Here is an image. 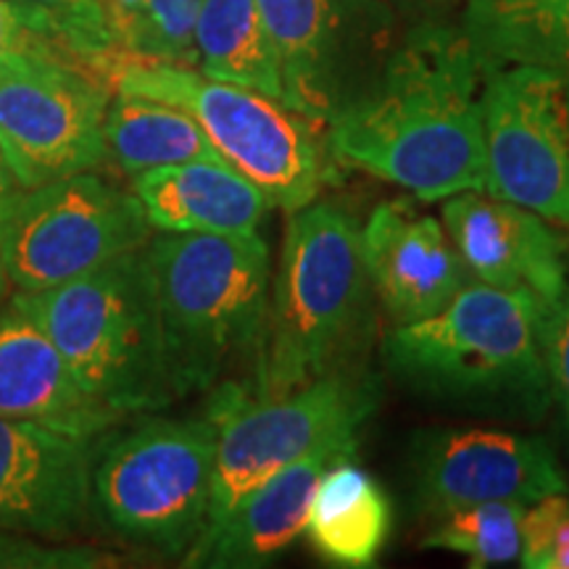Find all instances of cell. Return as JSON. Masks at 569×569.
<instances>
[{"label": "cell", "instance_id": "6da1fadb", "mask_svg": "<svg viewBox=\"0 0 569 569\" xmlns=\"http://www.w3.org/2000/svg\"><path fill=\"white\" fill-rule=\"evenodd\" d=\"M486 63L461 27L422 21L325 127L332 161L443 201L486 190Z\"/></svg>", "mask_w": 569, "mask_h": 569}, {"label": "cell", "instance_id": "7a4b0ae2", "mask_svg": "<svg viewBox=\"0 0 569 569\" xmlns=\"http://www.w3.org/2000/svg\"><path fill=\"white\" fill-rule=\"evenodd\" d=\"M369 303L359 222L338 203L290 211L256 372L243 386L280 396L348 369L369 327Z\"/></svg>", "mask_w": 569, "mask_h": 569}, {"label": "cell", "instance_id": "3957f363", "mask_svg": "<svg viewBox=\"0 0 569 569\" xmlns=\"http://www.w3.org/2000/svg\"><path fill=\"white\" fill-rule=\"evenodd\" d=\"M174 396L219 386L264 336L272 259L259 232H156L146 246Z\"/></svg>", "mask_w": 569, "mask_h": 569}, {"label": "cell", "instance_id": "277c9868", "mask_svg": "<svg viewBox=\"0 0 569 569\" xmlns=\"http://www.w3.org/2000/svg\"><path fill=\"white\" fill-rule=\"evenodd\" d=\"M543 311L546 303L525 290L467 282L436 315L396 325L382 340V359L425 396L536 411L551 398Z\"/></svg>", "mask_w": 569, "mask_h": 569}, {"label": "cell", "instance_id": "5b68a950", "mask_svg": "<svg viewBox=\"0 0 569 569\" xmlns=\"http://www.w3.org/2000/svg\"><path fill=\"white\" fill-rule=\"evenodd\" d=\"M11 301L53 340L80 386L117 415L177 401L146 251H130L77 280Z\"/></svg>", "mask_w": 569, "mask_h": 569}, {"label": "cell", "instance_id": "8992f818", "mask_svg": "<svg viewBox=\"0 0 569 569\" xmlns=\"http://www.w3.org/2000/svg\"><path fill=\"white\" fill-rule=\"evenodd\" d=\"M113 92L177 106L201 124L222 161L284 213L317 201L332 177L325 130L264 92L211 80L196 67L111 56L96 67Z\"/></svg>", "mask_w": 569, "mask_h": 569}, {"label": "cell", "instance_id": "52a82bcc", "mask_svg": "<svg viewBox=\"0 0 569 569\" xmlns=\"http://www.w3.org/2000/svg\"><path fill=\"white\" fill-rule=\"evenodd\" d=\"M217 465L206 528L280 469L327 446H359L380 388L369 375L340 369L280 396H253L243 380L211 388ZM203 528V530H206Z\"/></svg>", "mask_w": 569, "mask_h": 569}, {"label": "cell", "instance_id": "ba28073f", "mask_svg": "<svg viewBox=\"0 0 569 569\" xmlns=\"http://www.w3.org/2000/svg\"><path fill=\"white\" fill-rule=\"evenodd\" d=\"M217 427L153 417L111 440L92 469V515L130 543L184 557L209 522Z\"/></svg>", "mask_w": 569, "mask_h": 569}, {"label": "cell", "instance_id": "9c48e42d", "mask_svg": "<svg viewBox=\"0 0 569 569\" xmlns=\"http://www.w3.org/2000/svg\"><path fill=\"white\" fill-rule=\"evenodd\" d=\"M111 84L32 38L0 61V153L19 188L96 172L106 159Z\"/></svg>", "mask_w": 569, "mask_h": 569}, {"label": "cell", "instance_id": "30bf717a", "mask_svg": "<svg viewBox=\"0 0 569 569\" xmlns=\"http://www.w3.org/2000/svg\"><path fill=\"white\" fill-rule=\"evenodd\" d=\"M153 232L138 196L80 172L21 188L0 209V259L13 290L38 293L138 251Z\"/></svg>", "mask_w": 569, "mask_h": 569}, {"label": "cell", "instance_id": "8fae6325", "mask_svg": "<svg viewBox=\"0 0 569 569\" xmlns=\"http://www.w3.org/2000/svg\"><path fill=\"white\" fill-rule=\"evenodd\" d=\"M282 103L327 127L377 74L393 48L386 0H259Z\"/></svg>", "mask_w": 569, "mask_h": 569}, {"label": "cell", "instance_id": "7c38bea8", "mask_svg": "<svg viewBox=\"0 0 569 569\" xmlns=\"http://www.w3.org/2000/svg\"><path fill=\"white\" fill-rule=\"evenodd\" d=\"M486 193L569 227V71L486 67Z\"/></svg>", "mask_w": 569, "mask_h": 569}, {"label": "cell", "instance_id": "4fadbf2b", "mask_svg": "<svg viewBox=\"0 0 569 569\" xmlns=\"http://www.w3.org/2000/svg\"><path fill=\"white\" fill-rule=\"evenodd\" d=\"M411 482L415 503L430 517L486 501L530 507L569 490L565 469L546 440L488 427H443L417 436Z\"/></svg>", "mask_w": 569, "mask_h": 569}, {"label": "cell", "instance_id": "5bb4252c", "mask_svg": "<svg viewBox=\"0 0 569 569\" xmlns=\"http://www.w3.org/2000/svg\"><path fill=\"white\" fill-rule=\"evenodd\" d=\"M98 440L0 417V530L63 540L92 517Z\"/></svg>", "mask_w": 569, "mask_h": 569}, {"label": "cell", "instance_id": "9a60e30c", "mask_svg": "<svg viewBox=\"0 0 569 569\" xmlns=\"http://www.w3.org/2000/svg\"><path fill=\"white\" fill-rule=\"evenodd\" d=\"M443 224L472 280L546 306L567 290V248L549 219L486 190L443 198Z\"/></svg>", "mask_w": 569, "mask_h": 569}, {"label": "cell", "instance_id": "2e32d148", "mask_svg": "<svg viewBox=\"0 0 569 569\" xmlns=\"http://www.w3.org/2000/svg\"><path fill=\"white\" fill-rule=\"evenodd\" d=\"M369 284L393 325L425 319L451 301L469 272L446 224L409 203H380L361 227Z\"/></svg>", "mask_w": 569, "mask_h": 569}, {"label": "cell", "instance_id": "e0dca14e", "mask_svg": "<svg viewBox=\"0 0 569 569\" xmlns=\"http://www.w3.org/2000/svg\"><path fill=\"white\" fill-rule=\"evenodd\" d=\"M359 446H327L280 469L184 551L182 567L261 569L274 565L306 528L309 501L322 475Z\"/></svg>", "mask_w": 569, "mask_h": 569}, {"label": "cell", "instance_id": "ac0fdd59", "mask_svg": "<svg viewBox=\"0 0 569 569\" xmlns=\"http://www.w3.org/2000/svg\"><path fill=\"white\" fill-rule=\"evenodd\" d=\"M0 417L88 440L122 419L80 386L53 340L11 298L0 311Z\"/></svg>", "mask_w": 569, "mask_h": 569}, {"label": "cell", "instance_id": "d6986e66", "mask_svg": "<svg viewBox=\"0 0 569 569\" xmlns=\"http://www.w3.org/2000/svg\"><path fill=\"white\" fill-rule=\"evenodd\" d=\"M156 232L246 234L264 222L272 203L224 161H184L132 177Z\"/></svg>", "mask_w": 569, "mask_h": 569}, {"label": "cell", "instance_id": "ffe728a7", "mask_svg": "<svg viewBox=\"0 0 569 569\" xmlns=\"http://www.w3.org/2000/svg\"><path fill=\"white\" fill-rule=\"evenodd\" d=\"M393 511L372 475L340 459L319 478L306 515V538L327 565L372 567L390 536Z\"/></svg>", "mask_w": 569, "mask_h": 569}, {"label": "cell", "instance_id": "44dd1931", "mask_svg": "<svg viewBox=\"0 0 569 569\" xmlns=\"http://www.w3.org/2000/svg\"><path fill=\"white\" fill-rule=\"evenodd\" d=\"M459 27L486 67L569 71V0H467Z\"/></svg>", "mask_w": 569, "mask_h": 569}, {"label": "cell", "instance_id": "7402d4cb", "mask_svg": "<svg viewBox=\"0 0 569 569\" xmlns=\"http://www.w3.org/2000/svg\"><path fill=\"white\" fill-rule=\"evenodd\" d=\"M103 138L106 159L117 163L127 177L184 161H222L188 111L127 92L111 96Z\"/></svg>", "mask_w": 569, "mask_h": 569}, {"label": "cell", "instance_id": "603a6c76", "mask_svg": "<svg viewBox=\"0 0 569 569\" xmlns=\"http://www.w3.org/2000/svg\"><path fill=\"white\" fill-rule=\"evenodd\" d=\"M196 69L211 80L251 88L282 101L280 69L259 0H201Z\"/></svg>", "mask_w": 569, "mask_h": 569}, {"label": "cell", "instance_id": "cb8c5ba5", "mask_svg": "<svg viewBox=\"0 0 569 569\" xmlns=\"http://www.w3.org/2000/svg\"><path fill=\"white\" fill-rule=\"evenodd\" d=\"M201 0H106L117 51L196 67V19Z\"/></svg>", "mask_w": 569, "mask_h": 569}, {"label": "cell", "instance_id": "d4e9b609", "mask_svg": "<svg viewBox=\"0 0 569 569\" xmlns=\"http://www.w3.org/2000/svg\"><path fill=\"white\" fill-rule=\"evenodd\" d=\"M525 503L486 501L457 509L440 517L436 530L427 532L425 549L461 553L469 567H503L519 559L522 551Z\"/></svg>", "mask_w": 569, "mask_h": 569}, {"label": "cell", "instance_id": "484cf974", "mask_svg": "<svg viewBox=\"0 0 569 569\" xmlns=\"http://www.w3.org/2000/svg\"><path fill=\"white\" fill-rule=\"evenodd\" d=\"M27 30L96 69L117 56L106 0H13Z\"/></svg>", "mask_w": 569, "mask_h": 569}, {"label": "cell", "instance_id": "4316f807", "mask_svg": "<svg viewBox=\"0 0 569 569\" xmlns=\"http://www.w3.org/2000/svg\"><path fill=\"white\" fill-rule=\"evenodd\" d=\"M519 565L528 569H569V493L530 503L522 517Z\"/></svg>", "mask_w": 569, "mask_h": 569}, {"label": "cell", "instance_id": "83f0119b", "mask_svg": "<svg viewBox=\"0 0 569 569\" xmlns=\"http://www.w3.org/2000/svg\"><path fill=\"white\" fill-rule=\"evenodd\" d=\"M117 565V553L96 546L59 543L0 530V569H98Z\"/></svg>", "mask_w": 569, "mask_h": 569}, {"label": "cell", "instance_id": "f1b7e54d", "mask_svg": "<svg viewBox=\"0 0 569 569\" xmlns=\"http://www.w3.org/2000/svg\"><path fill=\"white\" fill-rule=\"evenodd\" d=\"M540 346H543V365L546 375H549L551 398L559 403L569 425V284L561 298L546 306Z\"/></svg>", "mask_w": 569, "mask_h": 569}, {"label": "cell", "instance_id": "f546056e", "mask_svg": "<svg viewBox=\"0 0 569 569\" xmlns=\"http://www.w3.org/2000/svg\"><path fill=\"white\" fill-rule=\"evenodd\" d=\"M32 38L34 34L27 30L24 19H21L13 0H0V61Z\"/></svg>", "mask_w": 569, "mask_h": 569}, {"label": "cell", "instance_id": "4dcf8cb0", "mask_svg": "<svg viewBox=\"0 0 569 569\" xmlns=\"http://www.w3.org/2000/svg\"><path fill=\"white\" fill-rule=\"evenodd\" d=\"M19 182H17V177L11 174V169H9V163H6V159H3V153H0V209H3L6 203L11 201L13 196L19 193Z\"/></svg>", "mask_w": 569, "mask_h": 569}, {"label": "cell", "instance_id": "1f68e13d", "mask_svg": "<svg viewBox=\"0 0 569 569\" xmlns=\"http://www.w3.org/2000/svg\"><path fill=\"white\" fill-rule=\"evenodd\" d=\"M11 290H13V284L9 280V272H6V267H3V259H0V311H3V306L9 303Z\"/></svg>", "mask_w": 569, "mask_h": 569}, {"label": "cell", "instance_id": "d6a6232c", "mask_svg": "<svg viewBox=\"0 0 569 569\" xmlns=\"http://www.w3.org/2000/svg\"><path fill=\"white\" fill-rule=\"evenodd\" d=\"M403 6H440V3H451V0H398Z\"/></svg>", "mask_w": 569, "mask_h": 569}, {"label": "cell", "instance_id": "836d02e7", "mask_svg": "<svg viewBox=\"0 0 569 569\" xmlns=\"http://www.w3.org/2000/svg\"><path fill=\"white\" fill-rule=\"evenodd\" d=\"M567 277H569V256H567Z\"/></svg>", "mask_w": 569, "mask_h": 569}]
</instances>
